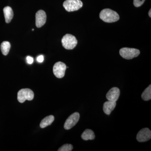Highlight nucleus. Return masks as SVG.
Here are the masks:
<instances>
[{"label":"nucleus","mask_w":151,"mask_h":151,"mask_svg":"<svg viewBox=\"0 0 151 151\" xmlns=\"http://www.w3.org/2000/svg\"><path fill=\"white\" fill-rule=\"evenodd\" d=\"M120 94V89L118 87L111 88L106 94V98L109 101L116 102L119 99Z\"/></svg>","instance_id":"nucleus-10"},{"label":"nucleus","mask_w":151,"mask_h":151,"mask_svg":"<svg viewBox=\"0 0 151 151\" xmlns=\"http://www.w3.org/2000/svg\"><path fill=\"white\" fill-rule=\"evenodd\" d=\"M80 114L78 112L73 113L66 120L64 125L65 129L69 130L75 126L79 121Z\"/></svg>","instance_id":"nucleus-7"},{"label":"nucleus","mask_w":151,"mask_h":151,"mask_svg":"<svg viewBox=\"0 0 151 151\" xmlns=\"http://www.w3.org/2000/svg\"><path fill=\"white\" fill-rule=\"evenodd\" d=\"M73 149V147L70 144H65L61 146L58 151H71Z\"/></svg>","instance_id":"nucleus-17"},{"label":"nucleus","mask_w":151,"mask_h":151,"mask_svg":"<svg viewBox=\"0 0 151 151\" xmlns=\"http://www.w3.org/2000/svg\"><path fill=\"white\" fill-rule=\"evenodd\" d=\"M119 53L123 58L129 60L139 56L140 52L137 49L123 47L120 49Z\"/></svg>","instance_id":"nucleus-3"},{"label":"nucleus","mask_w":151,"mask_h":151,"mask_svg":"<svg viewBox=\"0 0 151 151\" xmlns=\"http://www.w3.org/2000/svg\"><path fill=\"white\" fill-rule=\"evenodd\" d=\"M63 6L67 12H74L81 9L83 6V3L80 0H66Z\"/></svg>","instance_id":"nucleus-4"},{"label":"nucleus","mask_w":151,"mask_h":151,"mask_svg":"<svg viewBox=\"0 0 151 151\" xmlns=\"http://www.w3.org/2000/svg\"><path fill=\"white\" fill-rule=\"evenodd\" d=\"M54 121V116L50 115V116H47L41 122L40 127L41 128H45L47 126L51 125Z\"/></svg>","instance_id":"nucleus-14"},{"label":"nucleus","mask_w":151,"mask_h":151,"mask_svg":"<svg viewBox=\"0 0 151 151\" xmlns=\"http://www.w3.org/2000/svg\"><path fill=\"white\" fill-rule=\"evenodd\" d=\"M100 17L103 21L107 23L114 22L120 19L119 15L116 12L109 9H104L101 11Z\"/></svg>","instance_id":"nucleus-1"},{"label":"nucleus","mask_w":151,"mask_h":151,"mask_svg":"<svg viewBox=\"0 0 151 151\" xmlns=\"http://www.w3.org/2000/svg\"><path fill=\"white\" fill-rule=\"evenodd\" d=\"M4 15L6 22L9 23L12 19L14 17V12L12 9L9 6H6L4 9Z\"/></svg>","instance_id":"nucleus-12"},{"label":"nucleus","mask_w":151,"mask_h":151,"mask_svg":"<svg viewBox=\"0 0 151 151\" xmlns=\"http://www.w3.org/2000/svg\"><path fill=\"white\" fill-rule=\"evenodd\" d=\"M44 58L43 55H40L37 58V60L39 63H42L44 61Z\"/></svg>","instance_id":"nucleus-20"},{"label":"nucleus","mask_w":151,"mask_h":151,"mask_svg":"<svg viewBox=\"0 0 151 151\" xmlns=\"http://www.w3.org/2000/svg\"><path fill=\"white\" fill-rule=\"evenodd\" d=\"M145 0H134V4L135 7L140 6L145 2Z\"/></svg>","instance_id":"nucleus-18"},{"label":"nucleus","mask_w":151,"mask_h":151,"mask_svg":"<svg viewBox=\"0 0 151 151\" xmlns=\"http://www.w3.org/2000/svg\"><path fill=\"white\" fill-rule=\"evenodd\" d=\"M151 138V130L148 128H144L139 131L137 134V139L140 142L150 140Z\"/></svg>","instance_id":"nucleus-8"},{"label":"nucleus","mask_w":151,"mask_h":151,"mask_svg":"<svg viewBox=\"0 0 151 151\" xmlns=\"http://www.w3.org/2000/svg\"><path fill=\"white\" fill-rule=\"evenodd\" d=\"M66 65L62 62H58L54 64L53 67V72L55 76L58 78H62L64 77L66 69Z\"/></svg>","instance_id":"nucleus-6"},{"label":"nucleus","mask_w":151,"mask_h":151,"mask_svg":"<svg viewBox=\"0 0 151 151\" xmlns=\"http://www.w3.org/2000/svg\"><path fill=\"white\" fill-rule=\"evenodd\" d=\"M61 42L64 48L67 50H72L75 48L78 41L74 36L67 34L62 38Z\"/></svg>","instance_id":"nucleus-2"},{"label":"nucleus","mask_w":151,"mask_h":151,"mask_svg":"<svg viewBox=\"0 0 151 151\" xmlns=\"http://www.w3.org/2000/svg\"><path fill=\"white\" fill-rule=\"evenodd\" d=\"M10 48V43L8 41H4L1 44V51L4 55H6L8 54Z\"/></svg>","instance_id":"nucleus-15"},{"label":"nucleus","mask_w":151,"mask_h":151,"mask_svg":"<svg viewBox=\"0 0 151 151\" xmlns=\"http://www.w3.org/2000/svg\"><path fill=\"white\" fill-rule=\"evenodd\" d=\"M47 16L45 12L43 10L38 11L36 14V25L37 27H42L45 23Z\"/></svg>","instance_id":"nucleus-9"},{"label":"nucleus","mask_w":151,"mask_h":151,"mask_svg":"<svg viewBox=\"0 0 151 151\" xmlns=\"http://www.w3.org/2000/svg\"><path fill=\"white\" fill-rule=\"evenodd\" d=\"M151 9H150V11H149V16L150 17H151Z\"/></svg>","instance_id":"nucleus-21"},{"label":"nucleus","mask_w":151,"mask_h":151,"mask_svg":"<svg viewBox=\"0 0 151 151\" xmlns=\"http://www.w3.org/2000/svg\"><path fill=\"white\" fill-rule=\"evenodd\" d=\"M142 97L145 101H148L151 99V85H149L147 88L145 89L142 94Z\"/></svg>","instance_id":"nucleus-16"},{"label":"nucleus","mask_w":151,"mask_h":151,"mask_svg":"<svg viewBox=\"0 0 151 151\" xmlns=\"http://www.w3.org/2000/svg\"><path fill=\"white\" fill-rule=\"evenodd\" d=\"M34 97V93L29 89L26 88L20 90L17 93V99L20 103H24L26 100H32Z\"/></svg>","instance_id":"nucleus-5"},{"label":"nucleus","mask_w":151,"mask_h":151,"mask_svg":"<svg viewBox=\"0 0 151 151\" xmlns=\"http://www.w3.org/2000/svg\"><path fill=\"white\" fill-rule=\"evenodd\" d=\"M27 60L28 64H32L33 63L34 59L32 57L28 56L27 57Z\"/></svg>","instance_id":"nucleus-19"},{"label":"nucleus","mask_w":151,"mask_h":151,"mask_svg":"<svg viewBox=\"0 0 151 151\" xmlns=\"http://www.w3.org/2000/svg\"><path fill=\"white\" fill-rule=\"evenodd\" d=\"M81 137L84 140L94 139L95 137L94 132L92 130L87 129L84 131L81 135Z\"/></svg>","instance_id":"nucleus-13"},{"label":"nucleus","mask_w":151,"mask_h":151,"mask_svg":"<svg viewBox=\"0 0 151 151\" xmlns=\"http://www.w3.org/2000/svg\"><path fill=\"white\" fill-rule=\"evenodd\" d=\"M116 105V102L109 101V100L106 101L103 104V109L104 113L106 115H110L111 112L115 109Z\"/></svg>","instance_id":"nucleus-11"}]
</instances>
